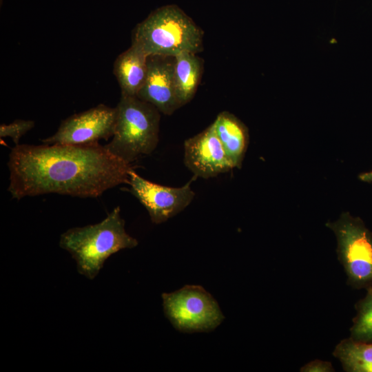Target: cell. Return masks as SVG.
Listing matches in <instances>:
<instances>
[{
	"mask_svg": "<svg viewBox=\"0 0 372 372\" xmlns=\"http://www.w3.org/2000/svg\"><path fill=\"white\" fill-rule=\"evenodd\" d=\"M116 117V107L99 104L63 120L56 133L42 142L48 145H83L107 141L114 134Z\"/></svg>",
	"mask_w": 372,
	"mask_h": 372,
	"instance_id": "cell-7",
	"label": "cell"
},
{
	"mask_svg": "<svg viewBox=\"0 0 372 372\" xmlns=\"http://www.w3.org/2000/svg\"><path fill=\"white\" fill-rule=\"evenodd\" d=\"M213 124L234 168L240 169L249 144L247 127L235 115L227 111L219 113Z\"/></svg>",
	"mask_w": 372,
	"mask_h": 372,
	"instance_id": "cell-12",
	"label": "cell"
},
{
	"mask_svg": "<svg viewBox=\"0 0 372 372\" xmlns=\"http://www.w3.org/2000/svg\"><path fill=\"white\" fill-rule=\"evenodd\" d=\"M351 333L354 340L372 342V287L368 288L366 296L358 304Z\"/></svg>",
	"mask_w": 372,
	"mask_h": 372,
	"instance_id": "cell-15",
	"label": "cell"
},
{
	"mask_svg": "<svg viewBox=\"0 0 372 372\" xmlns=\"http://www.w3.org/2000/svg\"><path fill=\"white\" fill-rule=\"evenodd\" d=\"M332 369L331 363L321 360H314L307 364L302 368L301 371L308 372H328L333 371Z\"/></svg>",
	"mask_w": 372,
	"mask_h": 372,
	"instance_id": "cell-17",
	"label": "cell"
},
{
	"mask_svg": "<svg viewBox=\"0 0 372 372\" xmlns=\"http://www.w3.org/2000/svg\"><path fill=\"white\" fill-rule=\"evenodd\" d=\"M174 64V56L149 55L146 79L137 94L166 115L181 107L176 93Z\"/></svg>",
	"mask_w": 372,
	"mask_h": 372,
	"instance_id": "cell-10",
	"label": "cell"
},
{
	"mask_svg": "<svg viewBox=\"0 0 372 372\" xmlns=\"http://www.w3.org/2000/svg\"><path fill=\"white\" fill-rule=\"evenodd\" d=\"M203 36V30L180 7L168 4L155 9L136 25L132 44L147 56H175L201 52Z\"/></svg>",
	"mask_w": 372,
	"mask_h": 372,
	"instance_id": "cell-3",
	"label": "cell"
},
{
	"mask_svg": "<svg viewBox=\"0 0 372 372\" xmlns=\"http://www.w3.org/2000/svg\"><path fill=\"white\" fill-rule=\"evenodd\" d=\"M132 193L146 208L155 224L165 222L185 209L193 200L195 193L191 181L180 187L154 183L139 176L134 169L129 173Z\"/></svg>",
	"mask_w": 372,
	"mask_h": 372,
	"instance_id": "cell-8",
	"label": "cell"
},
{
	"mask_svg": "<svg viewBox=\"0 0 372 372\" xmlns=\"http://www.w3.org/2000/svg\"><path fill=\"white\" fill-rule=\"evenodd\" d=\"M327 225L335 233L338 253L349 281L357 288L372 287V233L349 213Z\"/></svg>",
	"mask_w": 372,
	"mask_h": 372,
	"instance_id": "cell-5",
	"label": "cell"
},
{
	"mask_svg": "<svg viewBox=\"0 0 372 372\" xmlns=\"http://www.w3.org/2000/svg\"><path fill=\"white\" fill-rule=\"evenodd\" d=\"M184 164L195 177L205 179L234 168L213 123L184 142Z\"/></svg>",
	"mask_w": 372,
	"mask_h": 372,
	"instance_id": "cell-9",
	"label": "cell"
},
{
	"mask_svg": "<svg viewBox=\"0 0 372 372\" xmlns=\"http://www.w3.org/2000/svg\"><path fill=\"white\" fill-rule=\"evenodd\" d=\"M114 132L105 145L112 154L131 164L151 154L158 143L160 112L137 96L121 95L116 107Z\"/></svg>",
	"mask_w": 372,
	"mask_h": 372,
	"instance_id": "cell-4",
	"label": "cell"
},
{
	"mask_svg": "<svg viewBox=\"0 0 372 372\" xmlns=\"http://www.w3.org/2000/svg\"><path fill=\"white\" fill-rule=\"evenodd\" d=\"M147 55L132 44L119 54L114 63L113 72L121 90V95L137 96L147 72Z\"/></svg>",
	"mask_w": 372,
	"mask_h": 372,
	"instance_id": "cell-11",
	"label": "cell"
},
{
	"mask_svg": "<svg viewBox=\"0 0 372 372\" xmlns=\"http://www.w3.org/2000/svg\"><path fill=\"white\" fill-rule=\"evenodd\" d=\"M203 60L196 53L183 52L174 56V84L181 107L194 98L203 75Z\"/></svg>",
	"mask_w": 372,
	"mask_h": 372,
	"instance_id": "cell-13",
	"label": "cell"
},
{
	"mask_svg": "<svg viewBox=\"0 0 372 372\" xmlns=\"http://www.w3.org/2000/svg\"><path fill=\"white\" fill-rule=\"evenodd\" d=\"M162 298L165 315L179 331H211L224 319L217 302L200 286L187 285Z\"/></svg>",
	"mask_w": 372,
	"mask_h": 372,
	"instance_id": "cell-6",
	"label": "cell"
},
{
	"mask_svg": "<svg viewBox=\"0 0 372 372\" xmlns=\"http://www.w3.org/2000/svg\"><path fill=\"white\" fill-rule=\"evenodd\" d=\"M359 178L364 182H372V172L361 174Z\"/></svg>",
	"mask_w": 372,
	"mask_h": 372,
	"instance_id": "cell-18",
	"label": "cell"
},
{
	"mask_svg": "<svg viewBox=\"0 0 372 372\" xmlns=\"http://www.w3.org/2000/svg\"><path fill=\"white\" fill-rule=\"evenodd\" d=\"M8 190L12 198L59 194L96 198L129 184V164L99 143L17 145L9 154Z\"/></svg>",
	"mask_w": 372,
	"mask_h": 372,
	"instance_id": "cell-1",
	"label": "cell"
},
{
	"mask_svg": "<svg viewBox=\"0 0 372 372\" xmlns=\"http://www.w3.org/2000/svg\"><path fill=\"white\" fill-rule=\"evenodd\" d=\"M138 240L125 229L119 206L100 223L71 228L61 235L59 246L76 261L78 272L93 280L106 260L124 249L138 245Z\"/></svg>",
	"mask_w": 372,
	"mask_h": 372,
	"instance_id": "cell-2",
	"label": "cell"
},
{
	"mask_svg": "<svg viewBox=\"0 0 372 372\" xmlns=\"http://www.w3.org/2000/svg\"><path fill=\"white\" fill-rule=\"evenodd\" d=\"M335 356L351 372H372V342L346 339L335 347Z\"/></svg>",
	"mask_w": 372,
	"mask_h": 372,
	"instance_id": "cell-14",
	"label": "cell"
},
{
	"mask_svg": "<svg viewBox=\"0 0 372 372\" xmlns=\"http://www.w3.org/2000/svg\"><path fill=\"white\" fill-rule=\"evenodd\" d=\"M34 126L31 120L17 119L10 124H1L0 137H10L15 145L19 144L20 138Z\"/></svg>",
	"mask_w": 372,
	"mask_h": 372,
	"instance_id": "cell-16",
	"label": "cell"
}]
</instances>
